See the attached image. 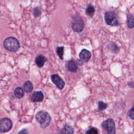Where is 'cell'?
Masks as SVG:
<instances>
[{
	"label": "cell",
	"instance_id": "6da1fadb",
	"mask_svg": "<svg viewBox=\"0 0 134 134\" xmlns=\"http://www.w3.org/2000/svg\"><path fill=\"white\" fill-rule=\"evenodd\" d=\"M35 118L36 121L40 124L42 128L47 127L50 124L51 121V117L49 114L43 110L38 112L36 115Z\"/></svg>",
	"mask_w": 134,
	"mask_h": 134
},
{
	"label": "cell",
	"instance_id": "7a4b0ae2",
	"mask_svg": "<svg viewBox=\"0 0 134 134\" xmlns=\"http://www.w3.org/2000/svg\"><path fill=\"white\" fill-rule=\"evenodd\" d=\"M3 44L6 50L11 52L17 51L20 47V43L18 40L13 37H9L5 39L4 41Z\"/></svg>",
	"mask_w": 134,
	"mask_h": 134
},
{
	"label": "cell",
	"instance_id": "3957f363",
	"mask_svg": "<svg viewBox=\"0 0 134 134\" xmlns=\"http://www.w3.org/2000/svg\"><path fill=\"white\" fill-rule=\"evenodd\" d=\"M105 21L109 26H116L118 25V19L116 13L113 10L107 11L105 13Z\"/></svg>",
	"mask_w": 134,
	"mask_h": 134
},
{
	"label": "cell",
	"instance_id": "277c9868",
	"mask_svg": "<svg viewBox=\"0 0 134 134\" xmlns=\"http://www.w3.org/2000/svg\"><path fill=\"white\" fill-rule=\"evenodd\" d=\"M72 28L74 31L76 32H81L84 28V23L81 17L76 16L73 18L72 23Z\"/></svg>",
	"mask_w": 134,
	"mask_h": 134
},
{
	"label": "cell",
	"instance_id": "5b68a950",
	"mask_svg": "<svg viewBox=\"0 0 134 134\" xmlns=\"http://www.w3.org/2000/svg\"><path fill=\"white\" fill-rule=\"evenodd\" d=\"M102 127L107 131V134H115L116 127L115 122L111 118H108L103 122Z\"/></svg>",
	"mask_w": 134,
	"mask_h": 134
},
{
	"label": "cell",
	"instance_id": "8992f818",
	"mask_svg": "<svg viewBox=\"0 0 134 134\" xmlns=\"http://www.w3.org/2000/svg\"><path fill=\"white\" fill-rule=\"evenodd\" d=\"M12 122L8 118H4L0 120V132H5L9 131L12 127Z\"/></svg>",
	"mask_w": 134,
	"mask_h": 134
},
{
	"label": "cell",
	"instance_id": "52a82bcc",
	"mask_svg": "<svg viewBox=\"0 0 134 134\" xmlns=\"http://www.w3.org/2000/svg\"><path fill=\"white\" fill-rule=\"evenodd\" d=\"M51 80L52 82L57 86V87L60 89L62 90L64 86L65 83L63 80L58 75L53 74L51 75Z\"/></svg>",
	"mask_w": 134,
	"mask_h": 134
},
{
	"label": "cell",
	"instance_id": "ba28073f",
	"mask_svg": "<svg viewBox=\"0 0 134 134\" xmlns=\"http://www.w3.org/2000/svg\"><path fill=\"white\" fill-rule=\"evenodd\" d=\"M80 59L83 62H86L89 61L91 57V53L88 50L83 49L81 50L79 54Z\"/></svg>",
	"mask_w": 134,
	"mask_h": 134
},
{
	"label": "cell",
	"instance_id": "9c48e42d",
	"mask_svg": "<svg viewBox=\"0 0 134 134\" xmlns=\"http://www.w3.org/2000/svg\"><path fill=\"white\" fill-rule=\"evenodd\" d=\"M30 98L32 102H41L43 99V94L41 91H35L32 93Z\"/></svg>",
	"mask_w": 134,
	"mask_h": 134
},
{
	"label": "cell",
	"instance_id": "30bf717a",
	"mask_svg": "<svg viewBox=\"0 0 134 134\" xmlns=\"http://www.w3.org/2000/svg\"><path fill=\"white\" fill-rule=\"evenodd\" d=\"M47 58L44 56L40 54V55H38L36 58L35 62L38 67L41 68L43 66L44 64L47 61Z\"/></svg>",
	"mask_w": 134,
	"mask_h": 134
},
{
	"label": "cell",
	"instance_id": "8fae6325",
	"mask_svg": "<svg viewBox=\"0 0 134 134\" xmlns=\"http://www.w3.org/2000/svg\"><path fill=\"white\" fill-rule=\"evenodd\" d=\"M66 66L67 70L71 72H75L77 70V64L73 60H70L68 61Z\"/></svg>",
	"mask_w": 134,
	"mask_h": 134
},
{
	"label": "cell",
	"instance_id": "7c38bea8",
	"mask_svg": "<svg viewBox=\"0 0 134 134\" xmlns=\"http://www.w3.org/2000/svg\"><path fill=\"white\" fill-rule=\"evenodd\" d=\"M94 13H95L94 7L91 4L88 5L85 10V14L89 17H92L94 14Z\"/></svg>",
	"mask_w": 134,
	"mask_h": 134
},
{
	"label": "cell",
	"instance_id": "4fadbf2b",
	"mask_svg": "<svg viewBox=\"0 0 134 134\" xmlns=\"http://www.w3.org/2000/svg\"><path fill=\"white\" fill-rule=\"evenodd\" d=\"M127 25L129 28H133L134 27V17L131 14L127 16Z\"/></svg>",
	"mask_w": 134,
	"mask_h": 134
},
{
	"label": "cell",
	"instance_id": "5bb4252c",
	"mask_svg": "<svg viewBox=\"0 0 134 134\" xmlns=\"http://www.w3.org/2000/svg\"><path fill=\"white\" fill-rule=\"evenodd\" d=\"M23 86H24V91L27 93H30V92H31V91L33 89L32 84L29 81H27L25 82Z\"/></svg>",
	"mask_w": 134,
	"mask_h": 134
},
{
	"label": "cell",
	"instance_id": "9a60e30c",
	"mask_svg": "<svg viewBox=\"0 0 134 134\" xmlns=\"http://www.w3.org/2000/svg\"><path fill=\"white\" fill-rule=\"evenodd\" d=\"M14 94L15 96L18 98H21L23 97L24 95V92L23 89L20 87L16 88L14 91Z\"/></svg>",
	"mask_w": 134,
	"mask_h": 134
},
{
	"label": "cell",
	"instance_id": "2e32d148",
	"mask_svg": "<svg viewBox=\"0 0 134 134\" xmlns=\"http://www.w3.org/2000/svg\"><path fill=\"white\" fill-rule=\"evenodd\" d=\"M62 133L63 134H73L74 129L72 127L68 125H65L62 129Z\"/></svg>",
	"mask_w": 134,
	"mask_h": 134
},
{
	"label": "cell",
	"instance_id": "e0dca14e",
	"mask_svg": "<svg viewBox=\"0 0 134 134\" xmlns=\"http://www.w3.org/2000/svg\"><path fill=\"white\" fill-rule=\"evenodd\" d=\"M57 53L61 59H63V55L64 53V47H58L57 48Z\"/></svg>",
	"mask_w": 134,
	"mask_h": 134
},
{
	"label": "cell",
	"instance_id": "ac0fdd59",
	"mask_svg": "<svg viewBox=\"0 0 134 134\" xmlns=\"http://www.w3.org/2000/svg\"><path fill=\"white\" fill-rule=\"evenodd\" d=\"M41 13H42L41 10L39 7H35V8H34V9H33V15H34V16L35 17H39L41 15Z\"/></svg>",
	"mask_w": 134,
	"mask_h": 134
},
{
	"label": "cell",
	"instance_id": "d6986e66",
	"mask_svg": "<svg viewBox=\"0 0 134 134\" xmlns=\"http://www.w3.org/2000/svg\"><path fill=\"white\" fill-rule=\"evenodd\" d=\"M107 107V104H106L105 103L102 102V101H99L98 102V109L100 111H102L104 109H105Z\"/></svg>",
	"mask_w": 134,
	"mask_h": 134
},
{
	"label": "cell",
	"instance_id": "ffe728a7",
	"mask_svg": "<svg viewBox=\"0 0 134 134\" xmlns=\"http://www.w3.org/2000/svg\"><path fill=\"white\" fill-rule=\"evenodd\" d=\"M109 49H110L113 52H117V49H118V47H117V46L115 43H111L109 44Z\"/></svg>",
	"mask_w": 134,
	"mask_h": 134
},
{
	"label": "cell",
	"instance_id": "44dd1931",
	"mask_svg": "<svg viewBox=\"0 0 134 134\" xmlns=\"http://www.w3.org/2000/svg\"><path fill=\"white\" fill-rule=\"evenodd\" d=\"M128 115L129 116V117L134 120V105L132 106V107L129 110L128 113Z\"/></svg>",
	"mask_w": 134,
	"mask_h": 134
},
{
	"label": "cell",
	"instance_id": "7402d4cb",
	"mask_svg": "<svg viewBox=\"0 0 134 134\" xmlns=\"http://www.w3.org/2000/svg\"><path fill=\"white\" fill-rule=\"evenodd\" d=\"M86 134H98V133L97 130L93 127L86 131Z\"/></svg>",
	"mask_w": 134,
	"mask_h": 134
},
{
	"label": "cell",
	"instance_id": "603a6c76",
	"mask_svg": "<svg viewBox=\"0 0 134 134\" xmlns=\"http://www.w3.org/2000/svg\"><path fill=\"white\" fill-rule=\"evenodd\" d=\"M18 134H29V132L28 131V130L25 128V129H23L22 130H21Z\"/></svg>",
	"mask_w": 134,
	"mask_h": 134
},
{
	"label": "cell",
	"instance_id": "cb8c5ba5",
	"mask_svg": "<svg viewBox=\"0 0 134 134\" xmlns=\"http://www.w3.org/2000/svg\"><path fill=\"white\" fill-rule=\"evenodd\" d=\"M76 63L77 65L81 66L83 64V62L81 59H77L76 61Z\"/></svg>",
	"mask_w": 134,
	"mask_h": 134
}]
</instances>
